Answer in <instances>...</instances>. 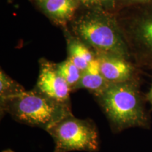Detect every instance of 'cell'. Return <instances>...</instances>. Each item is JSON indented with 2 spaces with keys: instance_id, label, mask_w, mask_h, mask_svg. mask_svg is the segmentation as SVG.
Returning a JSON list of instances; mask_svg holds the SVG:
<instances>
[{
  "instance_id": "1",
  "label": "cell",
  "mask_w": 152,
  "mask_h": 152,
  "mask_svg": "<svg viewBox=\"0 0 152 152\" xmlns=\"http://www.w3.org/2000/svg\"><path fill=\"white\" fill-rule=\"evenodd\" d=\"M85 8L71 22L74 37L96 54L112 55L132 60L116 14L97 7Z\"/></svg>"
},
{
  "instance_id": "2",
  "label": "cell",
  "mask_w": 152,
  "mask_h": 152,
  "mask_svg": "<svg viewBox=\"0 0 152 152\" xmlns=\"http://www.w3.org/2000/svg\"><path fill=\"white\" fill-rule=\"evenodd\" d=\"M94 97L114 132L132 128H150V117L145 107L147 99L140 90L139 80L111 83Z\"/></svg>"
},
{
  "instance_id": "3",
  "label": "cell",
  "mask_w": 152,
  "mask_h": 152,
  "mask_svg": "<svg viewBox=\"0 0 152 152\" xmlns=\"http://www.w3.org/2000/svg\"><path fill=\"white\" fill-rule=\"evenodd\" d=\"M1 113L17 122L47 130L72 113L71 105L49 98L37 88L0 100Z\"/></svg>"
},
{
  "instance_id": "4",
  "label": "cell",
  "mask_w": 152,
  "mask_h": 152,
  "mask_svg": "<svg viewBox=\"0 0 152 152\" xmlns=\"http://www.w3.org/2000/svg\"><path fill=\"white\" fill-rule=\"evenodd\" d=\"M116 15L132 60L152 68V2L125 7Z\"/></svg>"
},
{
  "instance_id": "5",
  "label": "cell",
  "mask_w": 152,
  "mask_h": 152,
  "mask_svg": "<svg viewBox=\"0 0 152 152\" xmlns=\"http://www.w3.org/2000/svg\"><path fill=\"white\" fill-rule=\"evenodd\" d=\"M47 132L54 140V152H94L99 150L98 131L91 120L79 119L71 114L52 125Z\"/></svg>"
},
{
  "instance_id": "6",
  "label": "cell",
  "mask_w": 152,
  "mask_h": 152,
  "mask_svg": "<svg viewBox=\"0 0 152 152\" xmlns=\"http://www.w3.org/2000/svg\"><path fill=\"white\" fill-rule=\"evenodd\" d=\"M39 64V75L35 88L52 99L71 105L70 93L72 90L58 72L56 64L45 58H41Z\"/></svg>"
},
{
  "instance_id": "7",
  "label": "cell",
  "mask_w": 152,
  "mask_h": 152,
  "mask_svg": "<svg viewBox=\"0 0 152 152\" xmlns=\"http://www.w3.org/2000/svg\"><path fill=\"white\" fill-rule=\"evenodd\" d=\"M102 76L109 83L139 80V66L133 61L112 55L96 54Z\"/></svg>"
},
{
  "instance_id": "8",
  "label": "cell",
  "mask_w": 152,
  "mask_h": 152,
  "mask_svg": "<svg viewBox=\"0 0 152 152\" xmlns=\"http://www.w3.org/2000/svg\"><path fill=\"white\" fill-rule=\"evenodd\" d=\"M42 11L54 23L65 26L71 22L81 6L80 0H36Z\"/></svg>"
},
{
  "instance_id": "9",
  "label": "cell",
  "mask_w": 152,
  "mask_h": 152,
  "mask_svg": "<svg viewBox=\"0 0 152 152\" xmlns=\"http://www.w3.org/2000/svg\"><path fill=\"white\" fill-rule=\"evenodd\" d=\"M67 39L68 58L82 71H85L89 64L96 58V54L74 36H69Z\"/></svg>"
},
{
  "instance_id": "10",
  "label": "cell",
  "mask_w": 152,
  "mask_h": 152,
  "mask_svg": "<svg viewBox=\"0 0 152 152\" xmlns=\"http://www.w3.org/2000/svg\"><path fill=\"white\" fill-rule=\"evenodd\" d=\"M110 83H111L104 78L101 73H90L85 71L83 72L81 78L75 90L85 89L90 91L95 96L103 92Z\"/></svg>"
},
{
  "instance_id": "11",
  "label": "cell",
  "mask_w": 152,
  "mask_h": 152,
  "mask_svg": "<svg viewBox=\"0 0 152 152\" xmlns=\"http://www.w3.org/2000/svg\"><path fill=\"white\" fill-rule=\"evenodd\" d=\"M56 67L61 75L71 87V90H75L81 78L83 71L68 58L61 63L56 64Z\"/></svg>"
},
{
  "instance_id": "12",
  "label": "cell",
  "mask_w": 152,
  "mask_h": 152,
  "mask_svg": "<svg viewBox=\"0 0 152 152\" xmlns=\"http://www.w3.org/2000/svg\"><path fill=\"white\" fill-rule=\"evenodd\" d=\"M26 90L20 84L7 75L2 70L0 72V100L11 97Z\"/></svg>"
},
{
  "instance_id": "13",
  "label": "cell",
  "mask_w": 152,
  "mask_h": 152,
  "mask_svg": "<svg viewBox=\"0 0 152 152\" xmlns=\"http://www.w3.org/2000/svg\"><path fill=\"white\" fill-rule=\"evenodd\" d=\"M121 0H80L81 6L84 7H97L113 12L119 9Z\"/></svg>"
},
{
  "instance_id": "14",
  "label": "cell",
  "mask_w": 152,
  "mask_h": 152,
  "mask_svg": "<svg viewBox=\"0 0 152 152\" xmlns=\"http://www.w3.org/2000/svg\"><path fill=\"white\" fill-rule=\"evenodd\" d=\"M152 0H121L120 3L119 9L121 10L125 7H130V6L137 5V4H142L151 3Z\"/></svg>"
},
{
  "instance_id": "15",
  "label": "cell",
  "mask_w": 152,
  "mask_h": 152,
  "mask_svg": "<svg viewBox=\"0 0 152 152\" xmlns=\"http://www.w3.org/2000/svg\"><path fill=\"white\" fill-rule=\"evenodd\" d=\"M145 96H146V99H147V102H149L152 107V85H151V88H150V90L149 91V92L146 94Z\"/></svg>"
},
{
  "instance_id": "16",
  "label": "cell",
  "mask_w": 152,
  "mask_h": 152,
  "mask_svg": "<svg viewBox=\"0 0 152 152\" xmlns=\"http://www.w3.org/2000/svg\"><path fill=\"white\" fill-rule=\"evenodd\" d=\"M11 1H13V0H8V1H9V2H11Z\"/></svg>"
}]
</instances>
